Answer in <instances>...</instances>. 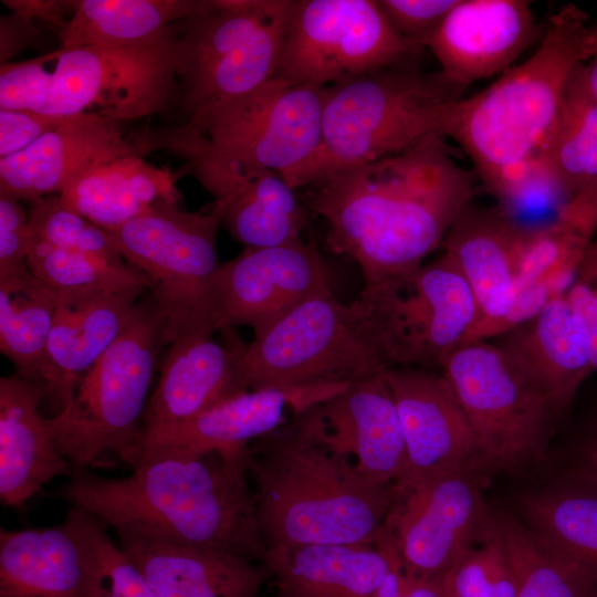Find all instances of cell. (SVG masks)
<instances>
[{"label":"cell","instance_id":"obj_10","mask_svg":"<svg viewBox=\"0 0 597 597\" xmlns=\"http://www.w3.org/2000/svg\"><path fill=\"white\" fill-rule=\"evenodd\" d=\"M294 0H212L176 23L179 109L187 121L276 76Z\"/></svg>","mask_w":597,"mask_h":597},{"label":"cell","instance_id":"obj_41","mask_svg":"<svg viewBox=\"0 0 597 597\" xmlns=\"http://www.w3.org/2000/svg\"><path fill=\"white\" fill-rule=\"evenodd\" d=\"M570 198L537 159L521 181L496 198L494 208L517 232L531 234L551 224Z\"/></svg>","mask_w":597,"mask_h":597},{"label":"cell","instance_id":"obj_8","mask_svg":"<svg viewBox=\"0 0 597 597\" xmlns=\"http://www.w3.org/2000/svg\"><path fill=\"white\" fill-rule=\"evenodd\" d=\"M163 334L164 318L153 296L139 301L69 402L46 419L57 450L75 470L96 464L106 452L136 463Z\"/></svg>","mask_w":597,"mask_h":597},{"label":"cell","instance_id":"obj_9","mask_svg":"<svg viewBox=\"0 0 597 597\" xmlns=\"http://www.w3.org/2000/svg\"><path fill=\"white\" fill-rule=\"evenodd\" d=\"M323 88L273 77L258 88L211 105L184 125L144 130L146 154L164 149L184 159L202 156L254 165L281 176L316 149Z\"/></svg>","mask_w":597,"mask_h":597},{"label":"cell","instance_id":"obj_5","mask_svg":"<svg viewBox=\"0 0 597 597\" xmlns=\"http://www.w3.org/2000/svg\"><path fill=\"white\" fill-rule=\"evenodd\" d=\"M463 91L440 70L422 72L417 65L326 86L317 147L281 177L295 190L337 170L400 154L431 136L448 137Z\"/></svg>","mask_w":597,"mask_h":597},{"label":"cell","instance_id":"obj_50","mask_svg":"<svg viewBox=\"0 0 597 597\" xmlns=\"http://www.w3.org/2000/svg\"><path fill=\"white\" fill-rule=\"evenodd\" d=\"M595 597H597V596H595Z\"/></svg>","mask_w":597,"mask_h":597},{"label":"cell","instance_id":"obj_19","mask_svg":"<svg viewBox=\"0 0 597 597\" xmlns=\"http://www.w3.org/2000/svg\"><path fill=\"white\" fill-rule=\"evenodd\" d=\"M537 27L524 0H459L425 43L440 71L465 90L504 73L533 44Z\"/></svg>","mask_w":597,"mask_h":597},{"label":"cell","instance_id":"obj_17","mask_svg":"<svg viewBox=\"0 0 597 597\" xmlns=\"http://www.w3.org/2000/svg\"><path fill=\"white\" fill-rule=\"evenodd\" d=\"M399 345L401 366L441 369L471 336L478 322L472 292L443 253L409 274L383 283Z\"/></svg>","mask_w":597,"mask_h":597},{"label":"cell","instance_id":"obj_49","mask_svg":"<svg viewBox=\"0 0 597 597\" xmlns=\"http://www.w3.org/2000/svg\"><path fill=\"white\" fill-rule=\"evenodd\" d=\"M593 33L594 51L588 62L585 63V72L588 86L594 97L597 100V21L593 24Z\"/></svg>","mask_w":597,"mask_h":597},{"label":"cell","instance_id":"obj_42","mask_svg":"<svg viewBox=\"0 0 597 597\" xmlns=\"http://www.w3.org/2000/svg\"><path fill=\"white\" fill-rule=\"evenodd\" d=\"M101 523L96 532L98 566L91 597H156L135 564L116 546Z\"/></svg>","mask_w":597,"mask_h":597},{"label":"cell","instance_id":"obj_32","mask_svg":"<svg viewBox=\"0 0 597 597\" xmlns=\"http://www.w3.org/2000/svg\"><path fill=\"white\" fill-rule=\"evenodd\" d=\"M179 176L155 167L143 156H125L83 172L57 196L96 226L113 231L159 199L179 201Z\"/></svg>","mask_w":597,"mask_h":597},{"label":"cell","instance_id":"obj_48","mask_svg":"<svg viewBox=\"0 0 597 597\" xmlns=\"http://www.w3.org/2000/svg\"><path fill=\"white\" fill-rule=\"evenodd\" d=\"M6 6L28 19H40L49 24L59 25L60 30L65 22L62 20L61 2L57 1H3Z\"/></svg>","mask_w":597,"mask_h":597},{"label":"cell","instance_id":"obj_15","mask_svg":"<svg viewBox=\"0 0 597 597\" xmlns=\"http://www.w3.org/2000/svg\"><path fill=\"white\" fill-rule=\"evenodd\" d=\"M331 287L313 238L271 248H248L221 263L212 283L218 332L249 326L254 336L272 327L315 293Z\"/></svg>","mask_w":597,"mask_h":597},{"label":"cell","instance_id":"obj_35","mask_svg":"<svg viewBox=\"0 0 597 597\" xmlns=\"http://www.w3.org/2000/svg\"><path fill=\"white\" fill-rule=\"evenodd\" d=\"M212 0H82L59 31L62 49L134 44L198 14Z\"/></svg>","mask_w":597,"mask_h":597},{"label":"cell","instance_id":"obj_30","mask_svg":"<svg viewBox=\"0 0 597 597\" xmlns=\"http://www.w3.org/2000/svg\"><path fill=\"white\" fill-rule=\"evenodd\" d=\"M38 383L19 375L0 378V499L23 506L44 484L73 468L57 450L40 402Z\"/></svg>","mask_w":597,"mask_h":597},{"label":"cell","instance_id":"obj_43","mask_svg":"<svg viewBox=\"0 0 597 597\" xmlns=\"http://www.w3.org/2000/svg\"><path fill=\"white\" fill-rule=\"evenodd\" d=\"M29 212L20 200L0 193V280L13 279L28 272L32 247Z\"/></svg>","mask_w":597,"mask_h":597},{"label":"cell","instance_id":"obj_47","mask_svg":"<svg viewBox=\"0 0 597 597\" xmlns=\"http://www.w3.org/2000/svg\"><path fill=\"white\" fill-rule=\"evenodd\" d=\"M574 453L577 460L576 470L597 483V406L582 420Z\"/></svg>","mask_w":597,"mask_h":597},{"label":"cell","instance_id":"obj_37","mask_svg":"<svg viewBox=\"0 0 597 597\" xmlns=\"http://www.w3.org/2000/svg\"><path fill=\"white\" fill-rule=\"evenodd\" d=\"M28 269L60 300L150 289L146 276L123 258H107L41 242L32 241Z\"/></svg>","mask_w":597,"mask_h":597},{"label":"cell","instance_id":"obj_40","mask_svg":"<svg viewBox=\"0 0 597 597\" xmlns=\"http://www.w3.org/2000/svg\"><path fill=\"white\" fill-rule=\"evenodd\" d=\"M33 242L107 258H123L112 233L65 205L57 195L30 202Z\"/></svg>","mask_w":597,"mask_h":597},{"label":"cell","instance_id":"obj_36","mask_svg":"<svg viewBox=\"0 0 597 597\" xmlns=\"http://www.w3.org/2000/svg\"><path fill=\"white\" fill-rule=\"evenodd\" d=\"M569 197L597 184V100L579 65L538 155Z\"/></svg>","mask_w":597,"mask_h":597},{"label":"cell","instance_id":"obj_6","mask_svg":"<svg viewBox=\"0 0 597 597\" xmlns=\"http://www.w3.org/2000/svg\"><path fill=\"white\" fill-rule=\"evenodd\" d=\"M400 366L388 298L364 287L341 303L324 289L245 345L239 362L244 390L349 384Z\"/></svg>","mask_w":597,"mask_h":597},{"label":"cell","instance_id":"obj_34","mask_svg":"<svg viewBox=\"0 0 597 597\" xmlns=\"http://www.w3.org/2000/svg\"><path fill=\"white\" fill-rule=\"evenodd\" d=\"M59 306L57 295L30 271L0 280V349L18 375L55 391L48 345Z\"/></svg>","mask_w":597,"mask_h":597},{"label":"cell","instance_id":"obj_13","mask_svg":"<svg viewBox=\"0 0 597 597\" xmlns=\"http://www.w3.org/2000/svg\"><path fill=\"white\" fill-rule=\"evenodd\" d=\"M441 374L479 441L484 464L515 468L541 455L556 412L493 343L460 346Z\"/></svg>","mask_w":597,"mask_h":597},{"label":"cell","instance_id":"obj_39","mask_svg":"<svg viewBox=\"0 0 597 597\" xmlns=\"http://www.w3.org/2000/svg\"><path fill=\"white\" fill-rule=\"evenodd\" d=\"M442 579L446 597H516L517 579L490 514L481 537Z\"/></svg>","mask_w":597,"mask_h":597},{"label":"cell","instance_id":"obj_7","mask_svg":"<svg viewBox=\"0 0 597 597\" xmlns=\"http://www.w3.org/2000/svg\"><path fill=\"white\" fill-rule=\"evenodd\" d=\"M176 23L139 43L61 48L51 69L43 56L1 64L0 109L117 123L164 113L179 103Z\"/></svg>","mask_w":597,"mask_h":597},{"label":"cell","instance_id":"obj_11","mask_svg":"<svg viewBox=\"0 0 597 597\" xmlns=\"http://www.w3.org/2000/svg\"><path fill=\"white\" fill-rule=\"evenodd\" d=\"M228 201L195 212L159 199L146 212L109 231L123 259L149 281L164 318V345L197 332L217 333L212 283L220 266L217 235Z\"/></svg>","mask_w":597,"mask_h":597},{"label":"cell","instance_id":"obj_14","mask_svg":"<svg viewBox=\"0 0 597 597\" xmlns=\"http://www.w3.org/2000/svg\"><path fill=\"white\" fill-rule=\"evenodd\" d=\"M489 519L471 472L436 476L395 498L385 523L411 578L444 574L483 534Z\"/></svg>","mask_w":597,"mask_h":597},{"label":"cell","instance_id":"obj_28","mask_svg":"<svg viewBox=\"0 0 597 597\" xmlns=\"http://www.w3.org/2000/svg\"><path fill=\"white\" fill-rule=\"evenodd\" d=\"M597 231V184L573 196L546 228L522 234L516 301L506 329L565 295Z\"/></svg>","mask_w":597,"mask_h":597},{"label":"cell","instance_id":"obj_3","mask_svg":"<svg viewBox=\"0 0 597 597\" xmlns=\"http://www.w3.org/2000/svg\"><path fill=\"white\" fill-rule=\"evenodd\" d=\"M315 406L250 444L261 537L266 548L375 545L394 486L370 481L324 441Z\"/></svg>","mask_w":597,"mask_h":597},{"label":"cell","instance_id":"obj_44","mask_svg":"<svg viewBox=\"0 0 597 597\" xmlns=\"http://www.w3.org/2000/svg\"><path fill=\"white\" fill-rule=\"evenodd\" d=\"M459 0H379L380 9L404 38L425 48L426 41Z\"/></svg>","mask_w":597,"mask_h":597},{"label":"cell","instance_id":"obj_25","mask_svg":"<svg viewBox=\"0 0 597 597\" xmlns=\"http://www.w3.org/2000/svg\"><path fill=\"white\" fill-rule=\"evenodd\" d=\"M324 441L348 457L359 472L381 485L401 478L407 450L401 421L383 374L348 384L317 404Z\"/></svg>","mask_w":597,"mask_h":597},{"label":"cell","instance_id":"obj_33","mask_svg":"<svg viewBox=\"0 0 597 597\" xmlns=\"http://www.w3.org/2000/svg\"><path fill=\"white\" fill-rule=\"evenodd\" d=\"M527 528L554 554L597 583V483L576 470L575 479L548 493L522 495Z\"/></svg>","mask_w":597,"mask_h":597},{"label":"cell","instance_id":"obj_23","mask_svg":"<svg viewBox=\"0 0 597 597\" xmlns=\"http://www.w3.org/2000/svg\"><path fill=\"white\" fill-rule=\"evenodd\" d=\"M347 385L269 387L239 392L182 425L143 434L139 454L154 450L201 453L249 448L293 415L331 398Z\"/></svg>","mask_w":597,"mask_h":597},{"label":"cell","instance_id":"obj_46","mask_svg":"<svg viewBox=\"0 0 597 597\" xmlns=\"http://www.w3.org/2000/svg\"><path fill=\"white\" fill-rule=\"evenodd\" d=\"M565 295L588 331L597 371V238L586 250Z\"/></svg>","mask_w":597,"mask_h":597},{"label":"cell","instance_id":"obj_29","mask_svg":"<svg viewBox=\"0 0 597 597\" xmlns=\"http://www.w3.org/2000/svg\"><path fill=\"white\" fill-rule=\"evenodd\" d=\"M119 547L156 597H256L266 567L240 555L175 543L119 537Z\"/></svg>","mask_w":597,"mask_h":597},{"label":"cell","instance_id":"obj_22","mask_svg":"<svg viewBox=\"0 0 597 597\" xmlns=\"http://www.w3.org/2000/svg\"><path fill=\"white\" fill-rule=\"evenodd\" d=\"M493 338L510 365L548 400L556 415L572 406L594 373L588 331L566 295Z\"/></svg>","mask_w":597,"mask_h":597},{"label":"cell","instance_id":"obj_38","mask_svg":"<svg viewBox=\"0 0 597 597\" xmlns=\"http://www.w3.org/2000/svg\"><path fill=\"white\" fill-rule=\"evenodd\" d=\"M517 579L516 597H595L597 583L575 564L543 546L514 519L491 515Z\"/></svg>","mask_w":597,"mask_h":597},{"label":"cell","instance_id":"obj_2","mask_svg":"<svg viewBox=\"0 0 597 597\" xmlns=\"http://www.w3.org/2000/svg\"><path fill=\"white\" fill-rule=\"evenodd\" d=\"M250 447L201 453L142 452L129 476L75 470L63 496L119 537L227 552L262 563L256 496L249 485Z\"/></svg>","mask_w":597,"mask_h":597},{"label":"cell","instance_id":"obj_24","mask_svg":"<svg viewBox=\"0 0 597 597\" xmlns=\"http://www.w3.org/2000/svg\"><path fill=\"white\" fill-rule=\"evenodd\" d=\"M521 237L494 207L472 203L448 231L443 253L464 277L478 307V322L465 344L505 331L516 301Z\"/></svg>","mask_w":597,"mask_h":597},{"label":"cell","instance_id":"obj_31","mask_svg":"<svg viewBox=\"0 0 597 597\" xmlns=\"http://www.w3.org/2000/svg\"><path fill=\"white\" fill-rule=\"evenodd\" d=\"M145 289L100 296L60 300L48 353L55 375L54 395L61 409L83 375L123 331Z\"/></svg>","mask_w":597,"mask_h":597},{"label":"cell","instance_id":"obj_26","mask_svg":"<svg viewBox=\"0 0 597 597\" xmlns=\"http://www.w3.org/2000/svg\"><path fill=\"white\" fill-rule=\"evenodd\" d=\"M228 329L186 334L169 345L156 389L148 399L142 436L182 425L243 389L239 362L245 345ZM142 439V438H140Z\"/></svg>","mask_w":597,"mask_h":597},{"label":"cell","instance_id":"obj_12","mask_svg":"<svg viewBox=\"0 0 597 597\" xmlns=\"http://www.w3.org/2000/svg\"><path fill=\"white\" fill-rule=\"evenodd\" d=\"M421 45L400 35L374 0H294L276 73L324 88L380 70L417 65Z\"/></svg>","mask_w":597,"mask_h":597},{"label":"cell","instance_id":"obj_1","mask_svg":"<svg viewBox=\"0 0 597 597\" xmlns=\"http://www.w3.org/2000/svg\"><path fill=\"white\" fill-rule=\"evenodd\" d=\"M475 174L444 136L379 160L344 168L308 186L304 205L327 224L326 249L353 259L364 287L415 271L472 203Z\"/></svg>","mask_w":597,"mask_h":597},{"label":"cell","instance_id":"obj_27","mask_svg":"<svg viewBox=\"0 0 597 597\" xmlns=\"http://www.w3.org/2000/svg\"><path fill=\"white\" fill-rule=\"evenodd\" d=\"M400 559L385 528L375 545L315 544L268 548L262 564L279 597H374Z\"/></svg>","mask_w":597,"mask_h":597},{"label":"cell","instance_id":"obj_18","mask_svg":"<svg viewBox=\"0 0 597 597\" xmlns=\"http://www.w3.org/2000/svg\"><path fill=\"white\" fill-rule=\"evenodd\" d=\"M101 521L72 507L51 527L0 531V597H91Z\"/></svg>","mask_w":597,"mask_h":597},{"label":"cell","instance_id":"obj_21","mask_svg":"<svg viewBox=\"0 0 597 597\" xmlns=\"http://www.w3.org/2000/svg\"><path fill=\"white\" fill-rule=\"evenodd\" d=\"M115 121L97 114L67 116L27 149L0 159V193L30 202L60 195L83 172L125 156H145Z\"/></svg>","mask_w":597,"mask_h":597},{"label":"cell","instance_id":"obj_20","mask_svg":"<svg viewBox=\"0 0 597 597\" xmlns=\"http://www.w3.org/2000/svg\"><path fill=\"white\" fill-rule=\"evenodd\" d=\"M182 171L214 200L228 201L223 223L248 248H271L302 240L311 211L276 171L244 163L196 156Z\"/></svg>","mask_w":597,"mask_h":597},{"label":"cell","instance_id":"obj_45","mask_svg":"<svg viewBox=\"0 0 597 597\" xmlns=\"http://www.w3.org/2000/svg\"><path fill=\"white\" fill-rule=\"evenodd\" d=\"M66 117L31 109H0V159L27 149Z\"/></svg>","mask_w":597,"mask_h":597},{"label":"cell","instance_id":"obj_4","mask_svg":"<svg viewBox=\"0 0 597 597\" xmlns=\"http://www.w3.org/2000/svg\"><path fill=\"white\" fill-rule=\"evenodd\" d=\"M593 51L587 13L565 4L549 17L528 59L460 101L448 137L465 151L475 176L495 198L522 180L538 159L567 85Z\"/></svg>","mask_w":597,"mask_h":597},{"label":"cell","instance_id":"obj_16","mask_svg":"<svg viewBox=\"0 0 597 597\" xmlns=\"http://www.w3.org/2000/svg\"><path fill=\"white\" fill-rule=\"evenodd\" d=\"M397 407L407 460L395 498L439 475L484 464L479 441L443 375L415 366L383 373Z\"/></svg>","mask_w":597,"mask_h":597}]
</instances>
